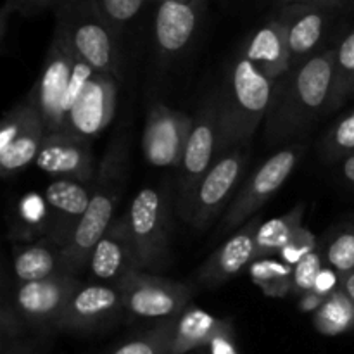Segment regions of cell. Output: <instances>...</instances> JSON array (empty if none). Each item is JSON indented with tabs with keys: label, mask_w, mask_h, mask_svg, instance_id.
<instances>
[{
	"label": "cell",
	"mask_w": 354,
	"mask_h": 354,
	"mask_svg": "<svg viewBox=\"0 0 354 354\" xmlns=\"http://www.w3.org/2000/svg\"><path fill=\"white\" fill-rule=\"evenodd\" d=\"M335 48L318 52L277 80L266 116V138L280 144L306 131L322 114L330 113Z\"/></svg>",
	"instance_id": "1"
},
{
	"label": "cell",
	"mask_w": 354,
	"mask_h": 354,
	"mask_svg": "<svg viewBox=\"0 0 354 354\" xmlns=\"http://www.w3.org/2000/svg\"><path fill=\"white\" fill-rule=\"evenodd\" d=\"M275 86V80L268 78L239 52L221 88L218 156L232 147L249 144L261 121L268 116Z\"/></svg>",
	"instance_id": "2"
},
{
	"label": "cell",
	"mask_w": 354,
	"mask_h": 354,
	"mask_svg": "<svg viewBox=\"0 0 354 354\" xmlns=\"http://www.w3.org/2000/svg\"><path fill=\"white\" fill-rule=\"evenodd\" d=\"M127 159L128 138L118 133L97 166L88 209L64 248L73 275L78 277L86 268L92 249L116 220L114 213L127 183Z\"/></svg>",
	"instance_id": "3"
},
{
	"label": "cell",
	"mask_w": 354,
	"mask_h": 354,
	"mask_svg": "<svg viewBox=\"0 0 354 354\" xmlns=\"http://www.w3.org/2000/svg\"><path fill=\"white\" fill-rule=\"evenodd\" d=\"M93 69L73 48L68 31L57 21L41 71L28 99L41 114L47 133L61 131L68 111L93 76Z\"/></svg>",
	"instance_id": "4"
},
{
	"label": "cell",
	"mask_w": 354,
	"mask_h": 354,
	"mask_svg": "<svg viewBox=\"0 0 354 354\" xmlns=\"http://www.w3.org/2000/svg\"><path fill=\"white\" fill-rule=\"evenodd\" d=\"M57 21L68 31L80 59L95 73L120 76V33L104 19L93 0H71L57 9Z\"/></svg>",
	"instance_id": "5"
},
{
	"label": "cell",
	"mask_w": 354,
	"mask_h": 354,
	"mask_svg": "<svg viewBox=\"0 0 354 354\" xmlns=\"http://www.w3.org/2000/svg\"><path fill=\"white\" fill-rule=\"evenodd\" d=\"M221 95L209 93L194 116L192 130L178 166V213L189 221L194 194L214 165L220 145Z\"/></svg>",
	"instance_id": "6"
},
{
	"label": "cell",
	"mask_w": 354,
	"mask_h": 354,
	"mask_svg": "<svg viewBox=\"0 0 354 354\" xmlns=\"http://www.w3.org/2000/svg\"><path fill=\"white\" fill-rule=\"evenodd\" d=\"M140 270H161L169 252V196L168 190L145 187L131 199L124 213Z\"/></svg>",
	"instance_id": "7"
},
{
	"label": "cell",
	"mask_w": 354,
	"mask_h": 354,
	"mask_svg": "<svg viewBox=\"0 0 354 354\" xmlns=\"http://www.w3.org/2000/svg\"><path fill=\"white\" fill-rule=\"evenodd\" d=\"M303 154L304 147L301 144L287 145L270 156L259 168H256L254 173L245 180L237 196L232 199L223 216V225L220 228L221 234H228L235 228H241L251 218H254L256 211L261 209L266 201L282 189L283 183L296 169Z\"/></svg>",
	"instance_id": "8"
},
{
	"label": "cell",
	"mask_w": 354,
	"mask_h": 354,
	"mask_svg": "<svg viewBox=\"0 0 354 354\" xmlns=\"http://www.w3.org/2000/svg\"><path fill=\"white\" fill-rule=\"evenodd\" d=\"M124 313L138 320H169L185 311L194 296L192 286L135 270L120 283Z\"/></svg>",
	"instance_id": "9"
},
{
	"label": "cell",
	"mask_w": 354,
	"mask_h": 354,
	"mask_svg": "<svg viewBox=\"0 0 354 354\" xmlns=\"http://www.w3.org/2000/svg\"><path fill=\"white\" fill-rule=\"evenodd\" d=\"M248 166V145H237L216 158L194 194L189 223L197 230H206L227 207L235 187Z\"/></svg>",
	"instance_id": "10"
},
{
	"label": "cell",
	"mask_w": 354,
	"mask_h": 354,
	"mask_svg": "<svg viewBox=\"0 0 354 354\" xmlns=\"http://www.w3.org/2000/svg\"><path fill=\"white\" fill-rule=\"evenodd\" d=\"M47 137L41 114L30 99L16 104L3 116L0 127V173L16 175L35 162Z\"/></svg>",
	"instance_id": "11"
},
{
	"label": "cell",
	"mask_w": 354,
	"mask_h": 354,
	"mask_svg": "<svg viewBox=\"0 0 354 354\" xmlns=\"http://www.w3.org/2000/svg\"><path fill=\"white\" fill-rule=\"evenodd\" d=\"M82 280L66 275L37 282H17L12 304L24 327L37 330H57L59 320Z\"/></svg>",
	"instance_id": "12"
},
{
	"label": "cell",
	"mask_w": 354,
	"mask_h": 354,
	"mask_svg": "<svg viewBox=\"0 0 354 354\" xmlns=\"http://www.w3.org/2000/svg\"><path fill=\"white\" fill-rule=\"evenodd\" d=\"M192 124L194 118L185 111L152 102L142 135V151L149 165L156 168L180 166Z\"/></svg>",
	"instance_id": "13"
},
{
	"label": "cell",
	"mask_w": 354,
	"mask_h": 354,
	"mask_svg": "<svg viewBox=\"0 0 354 354\" xmlns=\"http://www.w3.org/2000/svg\"><path fill=\"white\" fill-rule=\"evenodd\" d=\"M124 311V299L116 283L86 282L69 297L57 330L88 334L107 327Z\"/></svg>",
	"instance_id": "14"
},
{
	"label": "cell",
	"mask_w": 354,
	"mask_h": 354,
	"mask_svg": "<svg viewBox=\"0 0 354 354\" xmlns=\"http://www.w3.org/2000/svg\"><path fill=\"white\" fill-rule=\"evenodd\" d=\"M118 78L106 73H93L80 93L76 102L68 111L64 128L69 135L90 142L99 137L113 121L116 113Z\"/></svg>",
	"instance_id": "15"
},
{
	"label": "cell",
	"mask_w": 354,
	"mask_h": 354,
	"mask_svg": "<svg viewBox=\"0 0 354 354\" xmlns=\"http://www.w3.org/2000/svg\"><path fill=\"white\" fill-rule=\"evenodd\" d=\"M90 282L120 283L135 270H140L137 249L127 218L118 216L90 252L86 268Z\"/></svg>",
	"instance_id": "16"
},
{
	"label": "cell",
	"mask_w": 354,
	"mask_h": 354,
	"mask_svg": "<svg viewBox=\"0 0 354 354\" xmlns=\"http://www.w3.org/2000/svg\"><path fill=\"white\" fill-rule=\"evenodd\" d=\"M261 218L254 216L227 239L196 272V280L204 287H220L241 275L254 261L256 234Z\"/></svg>",
	"instance_id": "17"
},
{
	"label": "cell",
	"mask_w": 354,
	"mask_h": 354,
	"mask_svg": "<svg viewBox=\"0 0 354 354\" xmlns=\"http://www.w3.org/2000/svg\"><path fill=\"white\" fill-rule=\"evenodd\" d=\"M206 0H159L154 19V41L162 61L182 54L201 24Z\"/></svg>",
	"instance_id": "18"
},
{
	"label": "cell",
	"mask_w": 354,
	"mask_h": 354,
	"mask_svg": "<svg viewBox=\"0 0 354 354\" xmlns=\"http://www.w3.org/2000/svg\"><path fill=\"white\" fill-rule=\"evenodd\" d=\"M35 165L47 175L55 176V180L92 182L97 173L90 142L66 131L47 133Z\"/></svg>",
	"instance_id": "19"
},
{
	"label": "cell",
	"mask_w": 354,
	"mask_h": 354,
	"mask_svg": "<svg viewBox=\"0 0 354 354\" xmlns=\"http://www.w3.org/2000/svg\"><path fill=\"white\" fill-rule=\"evenodd\" d=\"M330 16L332 9L311 3H287L280 7L277 17L286 30L290 69L317 55V48L324 40Z\"/></svg>",
	"instance_id": "20"
},
{
	"label": "cell",
	"mask_w": 354,
	"mask_h": 354,
	"mask_svg": "<svg viewBox=\"0 0 354 354\" xmlns=\"http://www.w3.org/2000/svg\"><path fill=\"white\" fill-rule=\"evenodd\" d=\"M92 182L82 180H54L45 189V203L52 213V230L47 237L61 245H68L73 232L88 209L92 199Z\"/></svg>",
	"instance_id": "21"
},
{
	"label": "cell",
	"mask_w": 354,
	"mask_h": 354,
	"mask_svg": "<svg viewBox=\"0 0 354 354\" xmlns=\"http://www.w3.org/2000/svg\"><path fill=\"white\" fill-rule=\"evenodd\" d=\"M12 272L16 282H37L73 275L64 245L57 244L50 237L14 245Z\"/></svg>",
	"instance_id": "22"
},
{
	"label": "cell",
	"mask_w": 354,
	"mask_h": 354,
	"mask_svg": "<svg viewBox=\"0 0 354 354\" xmlns=\"http://www.w3.org/2000/svg\"><path fill=\"white\" fill-rule=\"evenodd\" d=\"M242 54L258 66L268 78L280 80L290 69V54L286 30L279 17L259 26L245 41Z\"/></svg>",
	"instance_id": "23"
},
{
	"label": "cell",
	"mask_w": 354,
	"mask_h": 354,
	"mask_svg": "<svg viewBox=\"0 0 354 354\" xmlns=\"http://www.w3.org/2000/svg\"><path fill=\"white\" fill-rule=\"evenodd\" d=\"M223 322L201 308L187 306L185 311L176 318L171 354H190L201 348H207Z\"/></svg>",
	"instance_id": "24"
},
{
	"label": "cell",
	"mask_w": 354,
	"mask_h": 354,
	"mask_svg": "<svg viewBox=\"0 0 354 354\" xmlns=\"http://www.w3.org/2000/svg\"><path fill=\"white\" fill-rule=\"evenodd\" d=\"M304 204L299 203L282 216L272 218V220L261 221L256 234V252L254 259L279 256L280 251L289 244L297 228L303 227L304 220Z\"/></svg>",
	"instance_id": "25"
},
{
	"label": "cell",
	"mask_w": 354,
	"mask_h": 354,
	"mask_svg": "<svg viewBox=\"0 0 354 354\" xmlns=\"http://www.w3.org/2000/svg\"><path fill=\"white\" fill-rule=\"evenodd\" d=\"M315 330L327 337L348 334L354 330V303L341 289L324 301L313 313Z\"/></svg>",
	"instance_id": "26"
},
{
	"label": "cell",
	"mask_w": 354,
	"mask_h": 354,
	"mask_svg": "<svg viewBox=\"0 0 354 354\" xmlns=\"http://www.w3.org/2000/svg\"><path fill=\"white\" fill-rule=\"evenodd\" d=\"M252 282L261 289V292L268 297H286L292 292L294 268L280 258L254 259L248 268Z\"/></svg>",
	"instance_id": "27"
},
{
	"label": "cell",
	"mask_w": 354,
	"mask_h": 354,
	"mask_svg": "<svg viewBox=\"0 0 354 354\" xmlns=\"http://www.w3.org/2000/svg\"><path fill=\"white\" fill-rule=\"evenodd\" d=\"M176 318L156 322L149 330L128 339L109 354H171Z\"/></svg>",
	"instance_id": "28"
},
{
	"label": "cell",
	"mask_w": 354,
	"mask_h": 354,
	"mask_svg": "<svg viewBox=\"0 0 354 354\" xmlns=\"http://www.w3.org/2000/svg\"><path fill=\"white\" fill-rule=\"evenodd\" d=\"M354 95V28L335 47L334 90L330 111L339 109L349 97Z\"/></svg>",
	"instance_id": "29"
},
{
	"label": "cell",
	"mask_w": 354,
	"mask_h": 354,
	"mask_svg": "<svg viewBox=\"0 0 354 354\" xmlns=\"http://www.w3.org/2000/svg\"><path fill=\"white\" fill-rule=\"evenodd\" d=\"M325 265L334 268L342 277L354 272V223H344L335 228L322 249Z\"/></svg>",
	"instance_id": "30"
},
{
	"label": "cell",
	"mask_w": 354,
	"mask_h": 354,
	"mask_svg": "<svg viewBox=\"0 0 354 354\" xmlns=\"http://www.w3.org/2000/svg\"><path fill=\"white\" fill-rule=\"evenodd\" d=\"M324 154L330 161L354 154V111L342 116L325 135Z\"/></svg>",
	"instance_id": "31"
},
{
	"label": "cell",
	"mask_w": 354,
	"mask_h": 354,
	"mask_svg": "<svg viewBox=\"0 0 354 354\" xmlns=\"http://www.w3.org/2000/svg\"><path fill=\"white\" fill-rule=\"evenodd\" d=\"M93 2L104 19L121 35L124 28L138 16L145 0H93Z\"/></svg>",
	"instance_id": "32"
},
{
	"label": "cell",
	"mask_w": 354,
	"mask_h": 354,
	"mask_svg": "<svg viewBox=\"0 0 354 354\" xmlns=\"http://www.w3.org/2000/svg\"><path fill=\"white\" fill-rule=\"evenodd\" d=\"M325 266V256L320 248L308 254L301 263L294 266V279H292V292L297 296L310 292L315 289L318 275Z\"/></svg>",
	"instance_id": "33"
},
{
	"label": "cell",
	"mask_w": 354,
	"mask_h": 354,
	"mask_svg": "<svg viewBox=\"0 0 354 354\" xmlns=\"http://www.w3.org/2000/svg\"><path fill=\"white\" fill-rule=\"evenodd\" d=\"M317 249H318L317 235H315L306 225H303V227L297 228V232L292 235L289 244L280 251L279 258L294 268L297 263L303 261L308 254H311V252L317 251Z\"/></svg>",
	"instance_id": "34"
},
{
	"label": "cell",
	"mask_w": 354,
	"mask_h": 354,
	"mask_svg": "<svg viewBox=\"0 0 354 354\" xmlns=\"http://www.w3.org/2000/svg\"><path fill=\"white\" fill-rule=\"evenodd\" d=\"M206 349L207 354H241L239 353L237 341H235V330L230 322H223V325L214 334V337L211 339Z\"/></svg>",
	"instance_id": "35"
},
{
	"label": "cell",
	"mask_w": 354,
	"mask_h": 354,
	"mask_svg": "<svg viewBox=\"0 0 354 354\" xmlns=\"http://www.w3.org/2000/svg\"><path fill=\"white\" fill-rule=\"evenodd\" d=\"M71 2V0H14L9 6H3L6 12H19L21 16H37L41 10L50 9V7H57L61 9L64 3Z\"/></svg>",
	"instance_id": "36"
},
{
	"label": "cell",
	"mask_w": 354,
	"mask_h": 354,
	"mask_svg": "<svg viewBox=\"0 0 354 354\" xmlns=\"http://www.w3.org/2000/svg\"><path fill=\"white\" fill-rule=\"evenodd\" d=\"M341 282H342L341 273H337L334 268H330L328 265H325L324 270L320 272V275H318L313 290L327 299L330 294H334L335 290L341 289Z\"/></svg>",
	"instance_id": "37"
},
{
	"label": "cell",
	"mask_w": 354,
	"mask_h": 354,
	"mask_svg": "<svg viewBox=\"0 0 354 354\" xmlns=\"http://www.w3.org/2000/svg\"><path fill=\"white\" fill-rule=\"evenodd\" d=\"M0 354H38V346L24 337L0 341Z\"/></svg>",
	"instance_id": "38"
},
{
	"label": "cell",
	"mask_w": 354,
	"mask_h": 354,
	"mask_svg": "<svg viewBox=\"0 0 354 354\" xmlns=\"http://www.w3.org/2000/svg\"><path fill=\"white\" fill-rule=\"evenodd\" d=\"M324 296H320V294L315 292V290H310V292L299 296V310L303 311V313H315V311H318V308L324 304Z\"/></svg>",
	"instance_id": "39"
},
{
	"label": "cell",
	"mask_w": 354,
	"mask_h": 354,
	"mask_svg": "<svg viewBox=\"0 0 354 354\" xmlns=\"http://www.w3.org/2000/svg\"><path fill=\"white\" fill-rule=\"evenodd\" d=\"M280 6H287V3H311V6H322L334 9V7H342L346 3L353 2V0H277Z\"/></svg>",
	"instance_id": "40"
},
{
	"label": "cell",
	"mask_w": 354,
	"mask_h": 354,
	"mask_svg": "<svg viewBox=\"0 0 354 354\" xmlns=\"http://www.w3.org/2000/svg\"><path fill=\"white\" fill-rule=\"evenodd\" d=\"M342 176H344L346 182L354 187V154L346 158L342 162Z\"/></svg>",
	"instance_id": "41"
},
{
	"label": "cell",
	"mask_w": 354,
	"mask_h": 354,
	"mask_svg": "<svg viewBox=\"0 0 354 354\" xmlns=\"http://www.w3.org/2000/svg\"><path fill=\"white\" fill-rule=\"evenodd\" d=\"M341 290L354 303V272L348 273V275L342 277Z\"/></svg>",
	"instance_id": "42"
},
{
	"label": "cell",
	"mask_w": 354,
	"mask_h": 354,
	"mask_svg": "<svg viewBox=\"0 0 354 354\" xmlns=\"http://www.w3.org/2000/svg\"><path fill=\"white\" fill-rule=\"evenodd\" d=\"M14 0H6V6H9V3H12Z\"/></svg>",
	"instance_id": "43"
},
{
	"label": "cell",
	"mask_w": 354,
	"mask_h": 354,
	"mask_svg": "<svg viewBox=\"0 0 354 354\" xmlns=\"http://www.w3.org/2000/svg\"><path fill=\"white\" fill-rule=\"evenodd\" d=\"M190 354H203V353H190Z\"/></svg>",
	"instance_id": "44"
}]
</instances>
